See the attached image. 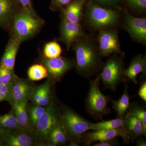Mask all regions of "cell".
Returning <instances> with one entry per match:
<instances>
[{
	"mask_svg": "<svg viewBox=\"0 0 146 146\" xmlns=\"http://www.w3.org/2000/svg\"><path fill=\"white\" fill-rule=\"evenodd\" d=\"M72 46L75 52V67L78 74L86 78L99 74L104 63L96 41L86 35L78 39Z\"/></svg>",
	"mask_w": 146,
	"mask_h": 146,
	"instance_id": "6da1fadb",
	"label": "cell"
},
{
	"mask_svg": "<svg viewBox=\"0 0 146 146\" xmlns=\"http://www.w3.org/2000/svg\"><path fill=\"white\" fill-rule=\"evenodd\" d=\"M86 7L83 18L93 31L115 28L120 24L121 13L119 10L105 8L91 1Z\"/></svg>",
	"mask_w": 146,
	"mask_h": 146,
	"instance_id": "7a4b0ae2",
	"label": "cell"
},
{
	"mask_svg": "<svg viewBox=\"0 0 146 146\" xmlns=\"http://www.w3.org/2000/svg\"><path fill=\"white\" fill-rule=\"evenodd\" d=\"M125 53L113 54L104 63L99 74L104 89L115 91L121 82H127L123 72L124 70Z\"/></svg>",
	"mask_w": 146,
	"mask_h": 146,
	"instance_id": "3957f363",
	"label": "cell"
},
{
	"mask_svg": "<svg viewBox=\"0 0 146 146\" xmlns=\"http://www.w3.org/2000/svg\"><path fill=\"white\" fill-rule=\"evenodd\" d=\"M100 81L98 74L95 79L90 80L89 91L85 102L86 110L90 116L95 119H101L110 112L108 104L111 101V97L102 93Z\"/></svg>",
	"mask_w": 146,
	"mask_h": 146,
	"instance_id": "277c9868",
	"label": "cell"
},
{
	"mask_svg": "<svg viewBox=\"0 0 146 146\" xmlns=\"http://www.w3.org/2000/svg\"><path fill=\"white\" fill-rule=\"evenodd\" d=\"M13 37L21 42L34 36L44 24V21L33 14L22 9L13 20Z\"/></svg>",
	"mask_w": 146,
	"mask_h": 146,
	"instance_id": "5b68a950",
	"label": "cell"
},
{
	"mask_svg": "<svg viewBox=\"0 0 146 146\" xmlns=\"http://www.w3.org/2000/svg\"><path fill=\"white\" fill-rule=\"evenodd\" d=\"M60 119L69 138L77 144L81 142L84 133L90 130L91 122L68 108L63 109L60 114Z\"/></svg>",
	"mask_w": 146,
	"mask_h": 146,
	"instance_id": "8992f818",
	"label": "cell"
},
{
	"mask_svg": "<svg viewBox=\"0 0 146 146\" xmlns=\"http://www.w3.org/2000/svg\"><path fill=\"white\" fill-rule=\"evenodd\" d=\"M60 121V113L58 109L54 104H49L35 125L37 138L41 141H47L50 131Z\"/></svg>",
	"mask_w": 146,
	"mask_h": 146,
	"instance_id": "52a82bcc",
	"label": "cell"
},
{
	"mask_svg": "<svg viewBox=\"0 0 146 146\" xmlns=\"http://www.w3.org/2000/svg\"><path fill=\"white\" fill-rule=\"evenodd\" d=\"M118 34L119 31L115 28L98 31L97 41L102 58L108 57L113 54L123 52Z\"/></svg>",
	"mask_w": 146,
	"mask_h": 146,
	"instance_id": "ba28073f",
	"label": "cell"
},
{
	"mask_svg": "<svg viewBox=\"0 0 146 146\" xmlns=\"http://www.w3.org/2000/svg\"><path fill=\"white\" fill-rule=\"evenodd\" d=\"M122 27L131 39L144 45L146 44V18H136L124 10L122 13Z\"/></svg>",
	"mask_w": 146,
	"mask_h": 146,
	"instance_id": "9c48e42d",
	"label": "cell"
},
{
	"mask_svg": "<svg viewBox=\"0 0 146 146\" xmlns=\"http://www.w3.org/2000/svg\"><path fill=\"white\" fill-rule=\"evenodd\" d=\"M86 132L82 135L81 142L85 146H89L94 142H102L121 136L124 143L128 144L131 140L130 135L123 126L115 129L92 130Z\"/></svg>",
	"mask_w": 146,
	"mask_h": 146,
	"instance_id": "30bf717a",
	"label": "cell"
},
{
	"mask_svg": "<svg viewBox=\"0 0 146 146\" xmlns=\"http://www.w3.org/2000/svg\"><path fill=\"white\" fill-rule=\"evenodd\" d=\"M44 66L48 73V76L52 81H60L68 71L75 66V62L65 58H45L43 60Z\"/></svg>",
	"mask_w": 146,
	"mask_h": 146,
	"instance_id": "8fae6325",
	"label": "cell"
},
{
	"mask_svg": "<svg viewBox=\"0 0 146 146\" xmlns=\"http://www.w3.org/2000/svg\"><path fill=\"white\" fill-rule=\"evenodd\" d=\"M58 40L63 42L69 50L75 42L87 35L80 23H73L62 19Z\"/></svg>",
	"mask_w": 146,
	"mask_h": 146,
	"instance_id": "7c38bea8",
	"label": "cell"
},
{
	"mask_svg": "<svg viewBox=\"0 0 146 146\" xmlns=\"http://www.w3.org/2000/svg\"><path fill=\"white\" fill-rule=\"evenodd\" d=\"M34 142L31 132L20 128L5 132L4 146H31Z\"/></svg>",
	"mask_w": 146,
	"mask_h": 146,
	"instance_id": "4fadbf2b",
	"label": "cell"
},
{
	"mask_svg": "<svg viewBox=\"0 0 146 146\" xmlns=\"http://www.w3.org/2000/svg\"><path fill=\"white\" fill-rule=\"evenodd\" d=\"M86 0H72L61 9L62 19L73 23H80L83 19Z\"/></svg>",
	"mask_w": 146,
	"mask_h": 146,
	"instance_id": "5bb4252c",
	"label": "cell"
},
{
	"mask_svg": "<svg viewBox=\"0 0 146 146\" xmlns=\"http://www.w3.org/2000/svg\"><path fill=\"white\" fill-rule=\"evenodd\" d=\"M21 129L31 132V122L28 100L10 102Z\"/></svg>",
	"mask_w": 146,
	"mask_h": 146,
	"instance_id": "9a60e30c",
	"label": "cell"
},
{
	"mask_svg": "<svg viewBox=\"0 0 146 146\" xmlns=\"http://www.w3.org/2000/svg\"><path fill=\"white\" fill-rule=\"evenodd\" d=\"M146 57L139 54L134 57L127 69H125L123 74L128 80L132 81L134 84L138 83L137 78L138 74L142 73L144 76L146 75Z\"/></svg>",
	"mask_w": 146,
	"mask_h": 146,
	"instance_id": "2e32d148",
	"label": "cell"
},
{
	"mask_svg": "<svg viewBox=\"0 0 146 146\" xmlns=\"http://www.w3.org/2000/svg\"><path fill=\"white\" fill-rule=\"evenodd\" d=\"M21 42L12 37L9 42L1 62L0 65L9 69H14L16 55Z\"/></svg>",
	"mask_w": 146,
	"mask_h": 146,
	"instance_id": "e0dca14e",
	"label": "cell"
},
{
	"mask_svg": "<svg viewBox=\"0 0 146 146\" xmlns=\"http://www.w3.org/2000/svg\"><path fill=\"white\" fill-rule=\"evenodd\" d=\"M124 119L123 127L130 135L131 140L146 136V130L137 117L128 112Z\"/></svg>",
	"mask_w": 146,
	"mask_h": 146,
	"instance_id": "ac0fdd59",
	"label": "cell"
},
{
	"mask_svg": "<svg viewBox=\"0 0 146 146\" xmlns=\"http://www.w3.org/2000/svg\"><path fill=\"white\" fill-rule=\"evenodd\" d=\"M15 0H0V26L9 24L16 14Z\"/></svg>",
	"mask_w": 146,
	"mask_h": 146,
	"instance_id": "d6986e66",
	"label": "cell"
},
{
	"mask_svg": "<svg viewBox=\"0 0 146 146\" xmlns=\"http://www.w3.org/2000/svg\"><path fill=\"white\" fill-rule=\"evenodd\" d=\"M127 82L125 85L124 91L122 96L117 100L111 99L112 108L115 110L117 117L124 118L127 114L130 106V96L128 91V86Z\"/></svg>",
	"mask_w": 146,
	"mask_h": 146,
	"instance_id": "ffe728a7",
	"label": "cell"
},
{
	"mask_svg": "<svg viewBox=\"0 0 146 146\" xmlns=\"http://www.w3.org/2000/svg\"><path fill=\"white\" fill-rule=\"evenodd\" d=\"M31 98L36 105L45 106L50 104L51 98V85L49 82H45L33 91Z\"/></svg>",
	"mask_w": 146,
	"mask_h": 146,
	"instance_id": "44dd1931",
	"label": "cell"
},
{
	"mask_svg": "<svg viewBox=\"0 0 146 146\" xmlns=\"http://www.w3.org/2000/svg\"><path fill=\"white\" fill-rule=\"evenodd\" d=\"M69 139L60 121L50 131L47 141L50 145L55 146L66 143Z\"/></svg>",
	"mask_w": 146,
	"mask_h": 146,
	"instance_id": "7402d4cb",
	"label": "cell"
},
{
	"mask_svg": "<svg viewBox=\"0 0 146 146\" xmlns=\"http://www.w3.org/2000/svg\"><path fill=\"white\" fill-rule=\"evenodd\" d=\"M20 128L13 110L7 114L0 115V129L7 132Z\"/></svg>",
	"mask_w": 146,
	"mask_h": 146,
	"instance_id": "603a6c76",
	"label": "cell"
},
{
	"mask_svg": "<svg viewBox=\"0 0 146 146\" xmlns=\"http://www.w3.org/2000/svg\"><path fill=\"white\" fill-rule=\"evenodd\" d=\"M124 122V118L117 117L114 119L102 121L96 123H91L90 126V130H99L119 128L123 126Z\"/></svg>",
	"mask_w": 146,
	"mask_h": 146,
	"instance_id": "cb8c5ba5",
	"label": "cell"
},
{
	"mask_svg": "<svg viewBox=\"0 0 146 146\" xmlns=\"http://www.w3.org/2000/svg\"><path fill=\"white\" fill-rule=\"evenodd\" d=\"M27 74L29 79L32 81H39L48 77L46 68L41 64L32 65L29 68Z\"/></svg>",
	"mask_w": 146,
	"mask_h": 146,
	"instance_id": "d4e9b609",
	"label": "cell"
},
{
	"mask_svg": "<svg viewBox=\"0 0 146 146\" xmlns=\"http://www.w3.org/2000/svg\"><path fill=\"white\" fill-rule=\"evenodd\" d=\"M62 48L58 43L55 41L48 42L44 47L43 53L45 58H56L60 56Z\"/></svg>",
	"mask_w": 146,
	"mask_h": 146,
	"instance_id": "484cf974",
	"label": "cell"
},
{
	"mask_svg": "<svg viewBox=\"0 0 146 146\" xmlns=\"http://www.w3.org/2000/svg\"><path fill=\"white\" fill-rule=\"evenodd\" d=\"M14 72V69L4 68L0 65V84L11 85L18 78Z\"/></svg>",
	"mask_w": 146,
	"mask_h": 146,
	"instance_id": "4316f807",
	"label": "cell"
},
{
	"mask_svg": "<svg viewBox=\"0 0 146 146\" xmlns=\"http://www.w3.org/2000/svg\"><path fill=\"white\" fill-rule=\"evenodd\" d=\"M128 112L137 117L141 121L144 128L146 130V111L145 108L136 104L130 103Z\"/></svg>",
	"mask_w": 146,
	"mask_h": 146,
	"instance_id": "83f0119b",
	"label": "cell"
},
{
	"mask_svg": "<svg viewBox=\"0 0 146 146\" xmlns=\"http://www.w3.org/2000/svg\"><path fill=\"white\" fill-rule=\"evenodd\" d=\"M46 108L36 105L29 109L30 118L32 125L35 127L38 120L44 113Z\"/></svg>",
	"mask_w": 146,
	"mask_h": 146,
	"instance_id": "f1b7e54d",
	"label": "cell"
},
{
	"mask_svg": "<svg viewBox=\"0 0 146 146\" xmlns=\"http://www.w3.org/2000/svg\"><path fill=\"white\" fill-rule=\"evenodd\" d=\"M129 9L138 13H145L146 11V0H125Z\"/></svg>",
	"mask_w": 146,
	"mask_h": 146,
	"instance_id": "f546056e",
	"label": "cell"
},
{
	"mask_svg": "<svg viewBox=\"0 0 146 146\" xmlns=\"http://www.w3.org/2000/svg\"><path fill=\"white\" fill-rule=\"evenodd\" d=\"M119 1L120 0H92L91 2L105 8L117 9Z\"/></svg>",
	"mask_w": 146,
	"mask_h": 146,
	"instance_id": "4dcf8cb0",
	"label": "cell"
},
{
	"mask_svg": "<svg viewBox=\"0 0 146 146\" xmlns=\"http://www.w3.org/2000/svg\"><path fill=\"white\" fill-rule=\"evenodd\" d=\"M11 85H4L0 84V100L10 102Z\"/></svg>",
	"mask_w": 146,
	"mask_h": 146,
	"instance_id": "1f68e13d",
	"label": "cell"
},
{
	"mask_svg": "<svg viewBox=\"0 0 146 146\" xmlns=\"http://www.w3.org/2000/svg\"><path fill=\"white\" fill-rule=\"evenodd\" d=\"M72 0H52L50 8L53 11L61 10Z\"/></svg>",
	"mask_w": 146,
	"mask_h": 146,
	"instance_id": "d6a6232c",
	"label": "cell"
},
{
	"mask_svg": "<svg viewBox=\"0 0 146 146\" xmlns=\"http://www.w3.org/2000/svg\"><path fill=\"white\" fill-rule=\"evenodd\" d=\"M17 1L21 5L22 7V9L33 14H35L32 5L31 0H17Z\"/></svg>",
	"mask_w": 146,
	"mask_h": 146,
	"instance_id": "836d02e7",
	"label": "cell"
},
{
	"mask_svg": "<svg viewBox=\"0 0 146 146\" xmlns=\"http://www.w3.org/2000/svg\"><path fill=\"white\" fill-rule=\"evenodd\" d=\"M117 141L115 139H110V140H107L100 142V143L95 144L94 146H115L119 145Z\"/></svg>",
	"mask_w": 146,
	"mask_h": 146,
	"instance_id": "e575fe53",
	"label": "cell"
},
{
	"mask_svg": "<svg viewBox=\"0 0 146 146\" xmlns=\"http://www.w3.org/2000/svg\"><path fill=\"white\" fill-rule=\"evenodd\" d=\"M138 96L144 102H146V80L142 83L138 92Z\"/></svg>",
	"mask_w": 146,
	"mask_h": 146,
	"instance_id": "d590c367",
	"label": "cell"
},
{
	"mask_svg": "<svg viewBox=\"0 0 146 146\" xmlns=\"http://www.w3.org/2000/svg\"><path fill=\"white\" fill-rule=\"evenodd\" d=\"M5 136V132L0 129V146H4Z\"/></svg>",
	"mask_w": 146,
	"mask_h": 146,
	"instance_id": "8d00e7d4",
	"label": "cell"
},
{
	"mask_svg": "<svg viewBox=\"0 0 146 146\" xmlns=\"http://www.w3.org/2000/svg\"><path fill=\"white\" fill-rule=\"evenodd\" d=\"M141 137H139V138H136V145L138 146H146V141L143 138H141Z\"/></svg>",
	"mask_w": 146,
	"mask_h": 146,
	"instance_id": "74e56055",
	"label": "cell"
},
{
	"mask_svg": "<svg viewBox=\"0 0 146 146\" xmlns=\"http://www.w3.org/2000/svg\"><path fill=\"white\" fill-rule=\"evenodd\" d=\"M2 101L1 100H0V102H2Z\"/></svg>",
	"mask_w": 146,
	"mask_h": 146,
	"instance_id": "f35d334b",
	"label": "cell"
}]
</instances>
